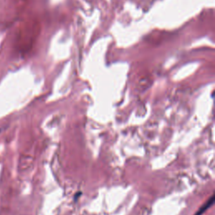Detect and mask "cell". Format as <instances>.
Listing matches in <instances>:
<instances>
[{"label":"cell","mask_w":215,"mask_h":215,"mask_svg":"<svg viewBox=\"0 0 215 215\" xmlns=\"http://www.w3.org/2000/svg\"><path fill=\"white\" fill-rule=\"evenodd\" d=\"M214 195H212L211 196V198H209V200H207L206 201V203H204L200 208H199V209L196 212V214L194 215H202L204 214V212L206 211V210L208 209H209L210 207L214 204Z\"/></svg>","instance_id":"obj_1"}]
</instances>
